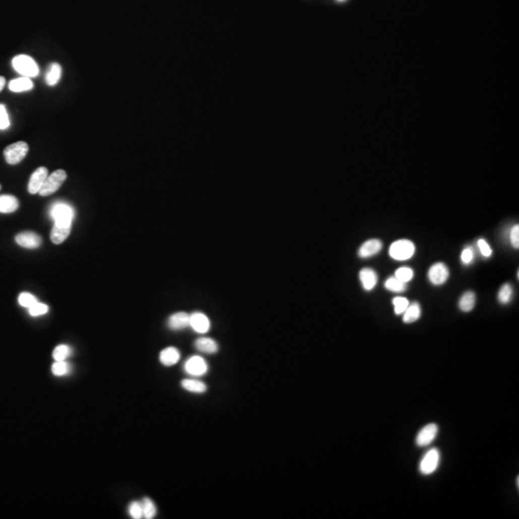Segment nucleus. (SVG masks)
<instances>
[{
  "mask_svg": "<svg viewBox=\"0 0 519 519\" xmlns=\"http://www.w3.org/2000/svg\"><path fill=\"white\" fill-rule=\"evenodd\" d=\"M50 217L54 220V225L59 227L72 228L74 218V211L73 207L64 202H57L52 205L50 209Z\"/></svg>",
  "mask_w": 519,
  "mask_h": 519,
  "instance_id": "f257e3e1",
  "label": "nucleus"
},
{
  "mask_svg": "<svg viewBox=\"0 0 519 519\" xmlns=\"http://www.w3.org/2000/svg\"><path fill=\"white\" fill-rule=\"evenodd\" d=\"M12 64L15 71L22 76L32 78L39 75V67L30 56L18 55L13 59Z\"/></svg>",
  "mask_w": 519,
  "mask_h": 519,
  "instance_id": "f03ea898",
  "label": "nucleus"
},
{
  "mask_svg": "<svg viewBox=\"0 0 519 519\" xmlns=\"http://www.w3.org/2000/svg\"><path fill=\"white\" fill-rule=\"evenodd\" d=\"M415 252V244L409 239L396 240L390 247V256L396 261L411 259Z\"/></svg>",
  "mask_w": 519,
  "mask_h": 519,
  "instance_id": "7ed1b4c3",
  "label": "nucleus"
},
{
  "mask_svg": "<svg viewBox=\"0 0 519 519\" xmlns=\"http://www.w3.org/2000/svg\"><path fill=\"white\" fill-rule=\"evenodd\" d=\"M67 179V172L62 169H58L52 172L50 175H47L44 183L42 184V187L39 191L40 196L42 197H48L55 191H57L60 187L62 186V183Z\"/></svg>",
  "mask_w": 519,
  "mask_h": 519,
  "instance_id": "20e7f679",
  "label": "nucleus"
},
{
  "mask_svg": "<svg viewBox=\"0 0 519 519\" xmlns=\"http://www.w3.org/2000/svg\"><path fill=\"white\" fill-rule=\"evenodd\" d=\"M184 370L190 377H202L209 371L207 361L199 355L191 356L184 363Z\"/></svg>",
  "mask_w": 519,
  "mask_h": 519,
  "instance_id": "39448f33",
  "label": "nucleus"
},
{
  "mask_svg": "<svg viewBox=\"0 0 519 519\" xmlns=\"http://www.w3.org/2000/svg\"><path fill=\"white\" fill-rule=\"evenodd\" d=\"M29 146L25 142H18L4 149V157L9 165H17L27 155Z\"/></svg>",
  "mask_w": 519,
  "mask_h": 519,
  "instance_id": "423d86ee",
  "label": "nucleus"
},
{
  "mask_svg": "<svg viewBox=\"0 0 519 519\" xmlns=\"http://www.w3.org/2000/svg\"><path fill=\"white\" fill-rule=\"evenodd\" d=\"M440 462V453L436 448L430 449L419 464V471L421 474L428 476L436 472Z\"/></svg>",
  "mask_w": 519,
  "mask_h": 519,
  "instance_id": "0eeeda50",
  "label": "nucleus"
},
{
  "mask_svg": "<svg viewBox=\"0 0 519 519\" xmlns=\"http://www.w3.org/2000/svg\"><path fill=\"white\" fill-rule=\"evenodd\" d=\"M438 433V427L435 423H430L423 427L416 436L415 443L419 447L430 445L436 438Z\"/></svg>",
  "mask_w": 519,
  "mask_h": 519,
  "instance_id": "6e6552de",
  "label": "nucleus"
},
{
  "mask_svg": "<svg viewBox=\"0 0 519 519\" xmlns=\"http://www.w3.org/2000/svg\"><path fill=\"white\" fill-rule=\"evenodd\" d=\"M189 327L198 334H206L211 329V321L205 313L196 311L189 314Z\"/></svg>",
  "mask_w": 519,
  "mask_h": 519,
  "instance_id": "1a4fd4ad",
  "label": "nucleus"
},
{
  "mask_svg": "<svg viewBox=\"0 0 519 519\" xmlns=\"http://www.w3.org/2000/svg\"><path fill=\"white\" fill-rule=\"evenodd\" d=\"M449 277V270L443 263H436L428 271V278L435 286H440L446 282Z\"/></svg>",
  "mask_w": 519,
  "mask_h": 519,
  "instance_id": "9d476101",
  "label": "nucleus"
},
{
  "mask_svg": "<svg viewBox=\"0 0 519 519\" xmlns=\"http://www.w3.org/2000/svg\"><path fill=\"white\" fill-rule=\"evenodd\" d=\"M17 243L24 248H38L42 244L41 237L34 232H22L16 237Z\"/></svg>",
  "mask_w": 519,
  "mask_h": 519,
  "instance_id": "9b49d317",
  "label": "nucleus"
},
{
  "mask_svg": "<svg viewBox=\"0 0 519 519\" xmlns=\"http://www.w3.org/2000/svg\"><path fill=\"white\" fill-rule=\"evenodd\" d=\"M48 175V170L46 167L44 166H41L39 168H37L31 177H30V180H29V184H28V191L31 193V194H35V193H39L41 187H42V184L44 183L46 177Z\"/></svg>",
  "mask_w": 519,
  "mask_h": 519,
  "instance_id": "f8f14e48",
  "label": "nucleus"
},
{
  "mask_svg": "<svg viewBox=\"0 0 519 519\" xmlns=\"http://www.w3.org/2000/svg\"><path fill=\"white\" fill-rule=\"evenodd\" d=\"M167 326L173 331L186 329L189 327V314L185 311H179L171 314L167 320Z\"/></svg>",
  "mask_w": 519,
  "mask_h": 519,
  "instance_id": "ddd939ff",
  "label": "nucleus"
},
{
  "mask_svg": "<svg viewBox=\"0 0 519 519\" xmlns=\"http://www.w3.org/2000/svg\"><path fill=\"white\" fill-rule=\"evenodd\" d=\"M160 362L165 366L175 365L181 359V353L176 347L169 346L161 351L159 356Z\"/></svg>",
  "mask_w": 519,
  "mask_h": 519,
  "instance_id": "4468645a",
  "label": "nucleus"
},
{
  "mask_svg": "<svg viewBox=\"0 0 519 519\" xmlns=\"http://www.w3.org/2000/svg\"><path fill=\"white\" fill-rule=\"evenodd\" d=\"M194 347L198 352L204 354L218 353L219 349L218 343L214 339L207 337H202L198 339L194 343Z\"/></svg>",
  "mask_w": 519,
  "mask_h": 519,
  "instance_id": "2eb2a0df",
  "label": "nucleus"
},
{
  "mask_svg": "<svg viewBox=\"0 0 519 519\" xmlns=\"http://www.w3.org/2000/svg\"><path fill=\"white\" fill-rule=\"evenodd\" d=\"M383 247V243L379 239H369L365 241L359 249V256L361 258H369L378 254Z\"/></svg>",
  "mask_w": 519,
  "mask_h": 519,
  "instance_id": "dca6fc26",
  "label": "nucleus"
},
{
  "mask_svg": "<svg viewBox=\"0 0 519 519\" xmlns=\"http://www.w3.org/2000/svg\"><path fill=\"white\" fill-rule=\"evenodd\" d=\"M360 280L362 282L363 288L365 291H371L377 285L378 276L372 269L364 268L360 271Z\"/></svg>",
  "mask_w": 519,
  "mask_h": 519,
  "instance_id": "f3484780",
  "label": "nucleus"
},
{
  "mask_svg": "<svg viewBox=\"0 0 519 519\" xmlns=\"http://www.w3.org/2000/svg\"><path fill=\"white\" fill-rule=\"evenodd\" d=\"M181 386L191 394H204L207 392V384L204 382L196 379V378H187L181 382Z\"/></svg>",
  "mask_w": 519,
  "mask_h": 519,
  "instance_id": "a211bd4d",
  "label": "nucleus"
},
{
  "mask_svg": "<svg viewBox=\"0 0 519 519\" xmlns=\"http://www.w3.org/2000/svg\"><path fill=\"white\" fill-rule=\"evenodd\" d=\"M33 87H34V84L32 82L31 79L29 77H25V76L14 79L9 83V89L14 93H22V92L31 91Z\"/></svg>",
  "mask_w": 519,
  "mask_h": 519,
  "instance_id": "6ab92c4d",
  "label": "nucleus"
},
{
  "mask_svg": "<svg viewBox=\"0 0 519 519\" xmlns=\"http://www.w3.org/2000/svg\"><path fill=\"white\" fill-rule=\"evenodd\" d=\"M19 201L13 196H0V213L11 214L18 210Z\"/></svg>",
  "mask_w": 519,
  "mask_h": 519,
  "instance_id": "aec40b11",
  "label": "nucleus"
},
{
  "mask_svg": "<svg viewBox=\"0 0 519 519\" xmlns=\"http://www.w3.org/2000/svg\"><path fill=\"white\" fill-rule=\"evenodd\" d=\"M476 304V295L473 291H468L463 294L459 301V308L461 311L468 312L472 311Z\"/></svg>",
  "mask_w": 519,
  "mask_h": 519,
  "instance_id": "412c9836",
  "label": "nucleus"
},
{
  "mask_svg": "<svg viewBox=\"0 0 519 519\" xmlns=\"http://www.w3.org/2000/svg\"><path fill=\"white\" fill-rule=\"evenodd\" d=\"M62 75V68L59 63L53 62L48 68V71L45 75V80L48 86H55L59 82Z\"/></svg>",
  "mask_w": 519,
  "mask_h": 519,
  "instance_id": "4be33fe9",
  "label": "nucleus"
},
{
  "mask_svg": "<svg viewBox=\"0 0 519 519\" xmlns=\"http://www.w3.org/2000/svg\"><path fill=\"white\" fill-rule=\"evenodd\" d=\"M403 314H404L403 315V321L407 323V324H410V323H413V322L418 320L420 315H421L420 305L418 303H416V302L413 303V304H410Z\"/></svg>",
  "mask_w": 519,
  "mask_h": 519,
  "instance_id": "5701e85b",
  "label": "nucleus"
},
{
  "mask_svg": "<svg viewBox=\"0 0 519 519\" xmlns=\"http://www.w3.org/2000/svg\"><path fill=\"white\" fill-rule=\"evenodd\" d=\"M71 231H72V228L59 227V226L54 225V227L52 229L51 234H50L52 242L55 244L62 243V241H64L66 239H68V237L71 234Z\"/></svg>",
  "mask_w": 519,
  "mask_h": 519,
  "instance_id": "b1692460",
  "label": "nucleus"
},
{
  "mask_svg": "<svg viewBox=\"0 0 519 519\" xmlns=\"http://www.w3.org/2000/svg\"><path fill=\"white\" fill-rule=\"evenodd\" d=\"M141 503H142V507H143L144 518H154L157 514V507H156L155 503L148 497H145L141 501Z\"/></svg>",
  "mask_w": 519,
  "mask_h": 519,
  "instance_id": "393cba45",
  "label": "nucleus"
},
{
  "mask_svg": "<svg viewBox=\"0 0 519 519\" xmlns=\"http://www.w3.org/2000/svg\"><path fill=\"white\" fill-rule=\"evenodd\" d=\"M73 350L72 348L67 344H61L56 346V348L53 350L52 357L56 362L59 361H67V359L72 355Z\"/></svg>",
  "mask_w": 519,
  "mask_h": 519,
  "instance_id": "a878e982",
  "label": "nucleus"
},
{
  "mask_svg": "<svg viewBox=\"0 0 519 519\" xmlns=\"http://www.w3.org/2000/svg\"><path fill=\"white\" fill-rule=\"evenodd\" d=\"M384 286L387 291L393 292H403L407 289V283L398 280L395 276L387 278V280L384 282Z\"/></svg>",
  "mask_w": 519,
  "mask_h": 519,
  "instance_id": "bb28decb",
  "label": "nucleus"
},
{
  "mask_svg": "<svg viewBox=\"0 0 519 519\" xmlns=\"http://www.w3.org/2000/svg\"><path fill=\"white\" fill-rule=\"evenodd\" d=\"M51 371L53 375L57 377H62L70 374L72 371V366L67 361H55V363L52 364Z\"/></svg>",
  "mask_w": 519,
  "mask_h": 519,
  "instance_id": "cd10ccee",
  "label": "nucleus"
},
{
  "mask_svg": "<svg viewBox=\"0 0 519 519\" xmlns=\"http://www.w3.org/2000/svg\"><path fill=\"white\" fill-rule=\"evenodd\" d=\"M512 294H513V291H512V288L511 286L509 285V283H506L504 284L501 289L499 290L498 292V300L501 304H508L511 300L512 298Z\"/></svg>",
  "mask_w": 519,
  "mask_h": 519,
  "instance_id": "c85d7f7f",
  "label": "nucleus"
},
{
  "mask_svg": "<svg viewBox=\"0 0 519 519\" xmlns=\"http://www.w3.org/2000/svg\"><path fill=\"white\" fill-rule=\"evenodd\" d=\"M393 304L395 306V314L400 315V314H403L405 312L407 308L410 305V302L405 297L397 296V297L394 298Z\"/></svg>",
  "mask_w": 519,
  "mask_h": 519,
  "instance_id": "c756f323",
  "label": "nucleus"
},
{
  "mask_svg": "<svg viewBox=\"0 0 519 519\" xmlns=\"http://www.w3.org/2000/svg\"><path fill=\"white\" fill-rule=\"evenodd\" d=\"M414 270L410 268H400L398 270L395 271V277L398 279V280L401 281V282H404V283H408L410 281L413 279L414 277Z\"/></svg>",
  "mask_w": 519,
  "mask_h": 519,
  "instance_id": "7c9ffc66",
  "label": "nucleus"
},
{
  "mask_svg": "<svg viewBox=\"0 0 519 519\" xmlns=\"http://www.w3.org/2000/svg\"><path fill=\"white\" fill-rule=\"evenodd\" d=\"M128 512L130 514V516L132 518L134 519H141L144 517V513H143V507H142V503L139 502V501H133L130 503L129 507H128Z\"/></svg>",
  "mask_w": 519,
  "mask_h": 519,
  "instance_id": "2f4dec72",
  "label": "nucleus"
},
{
  "mask_svg": "<svg viewBox=\"0 0 519 519\" xmlns=\"http://www.w3.org/2000/svg\"><path fill=\"white\" fill-rule=\"evenodd\" d=\"M29 310V313L32 316H40V315H43L45 314L47 311H48V306L43 304V303H40V302H36L35 304H33L31 307L28 308Z\"/></svg>",
  "mask_w": 519,
  "mask_h": 519,
  "instance_id": "473e14b6",
  "label": "nucleus"
},
{
  "mask_svg": "<svg viewBox=\"0 0 519 519\" xmlns=\"http://www.w3.org/2000/svg\"><path fill=\"white\" fill-rule=\"evenodd\" d=\"M36 302H38L37 298L34 295H32L31 293H28V292H22L19 296V303L24 308L31 307L32 305L35 304Z\"/></svg>",
  "mask_w": 519,
  "mask_h": 519,
  "instance_id": "72a5a7b5",
  "label": "nucleus"
},
{
  "mask_svg": "<svg viewBox=\"0 0 519 519\" xmlns=\"http://www.w3.org/2000/svg\"><path fill=\"white\" fill-rule=\"evenodd\" d=\"M10 126V119L6 107L0 104V130H5Z\"/></svg>",
  "mask_w": 519,
  "mask_h": 519,
  "instance_id": "f704fd0d",
  "label": "nucleus"
},
{
  "mask_svg": "<svg viewBox=\"0 0 519 519\" xmlns=\"http://www.w3.org/2000/svg\"><path fill=\"white\" fill-rule=\"evenodd\" d=\"M478 247L480 249L481 254L484 256V257H490L491 254H492V250L489 247L488 242L484 239H480L478 240Z\"/></svg>",
  "mask_w": 519,
  "mask_h": 519,
  "instance_id": "c9c22d12",
  "label": "nucleus"
},
{
  "mask_svg": "<svg viewBox=\"0 0 519 519\" xmlns=\"http://www.w3.org/2000/svg\"><path fill=\"white\" fill-rule=\"evenodd\" d=\"M509 237H510V242H511L512 247L517 249L519 247V226L517 224L514 225L510 230Z\"/></svg>",
  "mask_w": 519,
  "mask_h": 519,
  "instance_id": "e433bc0d",
  "label": "nucleus"
},
{
  "mask_svg": "<svg viewBox=\"0 0 519 519\" xmlns=\"http://www.w3.org/2000/svg\"><path fill=\"white\" fill-rule=\"evenodd\" d=\"M474 250L472 249L471 247H467L466 249H464L463 253H462V256H461V260L463 262V264L465 265H469L472 263V261L474 259Z\"/></svg>",
  "mask_w": 519,
  "mask_h": 519,
  "instance_id": "4c0bfd02",
  "label": "nucleus"
},
{
  "mask_svg": "<svg viewBox=\"0 0 519 519\" xmlns=\"http://www.w3.org/2000/svg\"><path fill=\"white\" fill-rule=\"evenodd\" d=\"M5 83H6L5 78H4L3 76H0V92L3 90V88H4V86H5Z\"/></svg>",
  "mask_w": 519,
  "mask_h": 519,
  "instance_id": "58836bf2",
  "label": "nucleus"
},
{
  "mask_svg": "<svg viewBox=\"0 0 519 519\" xmlns=\"http://www.w3.org/2000/svg\"><path fill=\"white\" fill-rule=\"evenodd\" d=\"M516 486H517V488H518V487H519V478L518 477H517V479H516Z\"/></svg>",
  "mask_w": 519,
  "mask_h": 519,
  "instance_id": "ea45409f",
  "label": "nucleus"
},
{
  "mask_svg": "<svg viewBox=\"0 0 519 519\" xmlns=\"http://www.w3.org/2000/svg\"><path fill=\"white\" fill-rule=\"evenodd\" d=\"M338 1H343V0H338Z\"/></svg>",
  "mask_w": 519,
  "mask_h": 519,
  "instance_id": "a19ab883",
  "label": "nucleus"
},
{
  "mask_svg": "<svg viewBox=\"0 0 519 519\" xmlns=\"http://www.w3.org/2000/svg\"><path fill=\"white\" fill-rule=\"evenodd\" d=\"M0 189H1V186H0Z\"/></svg>",
  "mask_w": 519,
  "mask_h": 519,
  "instance_id": "79ce46f5",
  "label": "nucleus"
}]
</instances>
